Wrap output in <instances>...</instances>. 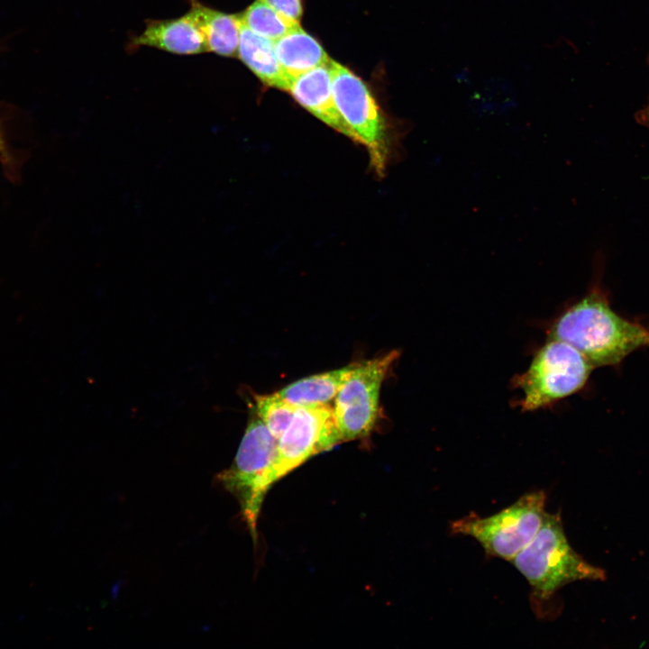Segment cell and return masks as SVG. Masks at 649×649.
Returning <instances> with one entry per match:
<instances>
[{
	"label": "cell",
	"instance_id": "ac0fdd59",
	"mask_svg": "<svg viewBox=\"0 0 649 649\" xmlns=\"http://www.w3.org/2000/svg\"><path fill=\"white\" fill-rule=\"evenodd\" d=\"M636 121L642 124L649 125V101L648 103L636 114Z\"/></svg>",
	"mask_w": 649,
	"mask_h": 649
},
{
	"label": "cell",
	"instance_id": "9c48e42d",
	"mask_svg": "<svg viewBox=\"0 0 649 649\" xmlns=\"http://www.w3.org/2000/svg\"><path fill=\"white\" fill-rule=\"evenodd\" d=\"M287 92L323 123L352 140L334 101L330 62L296 77Z\"/></svg>",
	"mask_w": 649,
	"mask_h": 649
},
{
	"label": "cell",
	"instance_id": "ba28073f",
	"mask_svg": "<svg viewBox=\"0 0 649 649\" xmlns=\"http://www.w3.org/2000/svg\"><path fill=\"white\" fill-rule=\"evenodd\" d=\"M341 442L333 407H297L289 425L278 439L272 485L312 456Z\"/></svg>",
	"mask_w": 649,
	"mask_h": 649
},
{
	"label": "cell",
	"instance_id": "277c9868",
	"mask_svg": "<svg viewBox=\"0 0 649 649\" xmlns=\"http://www.w3.org/2000/svg\"><path fill=\"white\" fill-rule=\"evenodd\" d=\"M546 493H525L513 504L489 516L475 513L454 520L451 533L475 539L486 554L510 562L535 537L545 511Z\"/></svg>",
	"mask_w": 649,
	"mask_h": 649
},
{
	"label": "cell",
	"instance_id": "7c38bea8",
	"mask_svg": "<svg viewBox=\"0 0 649 649\" xmlns=\"http://www.w3.org/2000/svg\"><path fill=\"white\" fill-rule=\"evenodd\" d=\"M237 55L265 85L288 91L293 79L279 64L274 42L254 33L242 23Z\"/></svg>",
	"mask_w": 649,
	"mask_h": 649
},
{
	"label": "cell",
	"instance_id": "3957f363",
	"mask_svg": "<svg viewBox=\"0 0 649 649\" xmlns=\"http://www.w3.org/2000/svg\"><path fill=\"white\" fill-rule=\"evenodd\" d=\"M277 443L278 440L252 412L233 463L216 475L217 482L238 501L254 542L262 502L272 486Z\"/></svg>",
	"mask_w": 649,
	"mask_h": 649
},
{
	"label": "cell",
	"instance_id": "30bf717a",
	"mask_svg": "<svg viewBox=\"0 0 649 649\" xmlns=\"http://www.w3.org/2000/svg\"><path fill=\"white\" fill-rule=\"evenodd\" d=\"M142 46L184 55L207 51L205 38L188 13L174 19L149 21L131 42V48Z\"/></svg>",
	"mask_w": 649,
	"mask_h": 649
},
{
	"label": "cell",
	"instance_id": "2e32d148",
	"mask_svg": "<svg viewBox=\"0 0 649 649\" xmlns=\"http://www.w3.org/2000/svg\"><path fill=\"white\" fill-rule=\"evenodd\" d=\"M297 407L280 398L276 392L254 397L252 412L278 440L289 425Z\"/></svg>",
	"mask_w": 649,
	"mask_h": 649
},
{
	"label": "cell",
	"instance_id": "8fae6325",
	"mask_svg": "<svg viewBox=\"0 0 649 649\" xmlns=\"http://www.w3.org/2000/svg\"><path fill=\"white\" fill-rule=\"evenodd\" d=\"M202 32L207 51L224 57L237 55L242 29L240 15L225 14L190 0L188 12Z\"/></svg>",
	"mask_w": 649,
	"mask_h": 649
},
{
	"label": "cell",
	"instance_id": "d6986e66",
	"mask_svg": "<svg viewBox=\"0 0 649 649\" xmlns=\"http://www.w3.org/2000/svg\"><path fill=\"white\" fill-rule=\"evenodd\" d=\"M4 151H5V143H4L3 138L0 135V152H4Z\"/></svg>",
	"mask_w": 649,
	"mask_h": 649
},
{
	"label": "cell",
	"instance_id": "8992f818",
	"mask_svg": "<svg viewBox=\"0 0 649 649\" xmlns=\"http://www.w3.org/2000/svg\"><path fill=\"white\" fill-rule=\"evenodd\" d=\"M333 97L336 109L352 133L363 145L378 175H383L388 159V127L384 116L364 81L348 68L331 59Z\"/></svg>",
	"mask_w": 649,
	"mask_h": 649
},
{
	"label": "cell",
	"instance_id": "6da1fadb",
	"mask_svg": "<svg viewBox=\"0 0 649 649\" xmlns=\"http://www.w3.org/2000/svg\"><path fill=\"white\" fill-rule=\"evenodd\" d=\"M549 339L570 344L596 368L616 365L649 345V330L617 315L606 296L594 288L554 321Z\"/></svg>",
	"mask_w": 649,
	"mask_h": 649
},
{
	"label": "cell",
	"instance_id": "52a82bcc",
	"mask_svg": "<svg viewBox=\"0 0 649 649\" xmlns=\"http://www.w3.org/2000/svg\"><path fill=\"white\" fill-rule=\"evenodd\" d=\"M399 352L391 351L355 367L341 386L333 407L341 441L364 438L373 430L379 414L382 383Z\"/></svg>",
	"mask_w": 649,
	"mask_h": 649
},
{
	"label": "cell",
	"instance_id": "7a4b0ae2",
	"mask_svg": "<svg viewBox=\"0 0 649 649\" xmlns=\"http://www.w3.org/2000/svg\"><path fill=\"white\" fill-rule=\"evenodd\" d=\"M510 562L528 582L534 606L551 600L571 582L605 578L601 569L586 562L571 547L560 513L546 512L535 537Z\"/></svg>",
	"mask_w": 649,
	"mask_h": 649
},
{
	"label": "cell",
	"instance_id": "9a60e30c",
	"mask_svg": "<svg viewBox=\"0 0 649 649\" xmlns=\"http://www.w3.org/2000/svg\"><path fill=\"white\" fill-rule=\"evenodd\" d=\"M240 16L248 29L272 41L300 26L298 22L282 14L266 0H255Z\"/></svg>",
	"mask_w": 649,
	"mask_h": 649
},
{
	"label": "cell",
	"instance_id": "5bb4252c",
	"mask_svg": "<svg viewBox=\"0 0 649 649\" xmlns=\"http://www.w3.org/2000/svg\"><path fill=\"white\" fill-rule=\"evenodd\" d=\"M356 363L302 378L276 393L297 407L329 405Z\"/></svg>",
	"mask_w": 649,
	"mask_h": 649
},
{
	"label": "cell",
	"instance_id": "4fadbf2b",
	"mask_svg": "<svg viewBox=\"0 0 649 649\" xmlns=\"http://www.w3.org/2000/svg\"><path fill=\"white\" fill-rule=\"evenodd\" d=\"M273 42L279 64L292 79L331 60L321 44L301 26Z\"/></svg>",
	"mask_w": 649,
	"mask_h": 649
},
{
	"label": "cell",
	"instance_id": "5b68a950",
	"mask_svg": "<svg viewBox=\"0 0 649 649\" xmlns=\"http://www.w3.org/2000/svg\"><path fill=\"white\" fill-rule=\"evenodd\" d=\"M592 368L575 348L549 339L515 381L523 392L522 410H535L577 392Z\"/></svg>",
	"mask_w": 649,
	"mask_h": 649
},
{
	"label": "cell",
	"instance_id": "e0dca14e",
	"mask_svg": "<svg viewBox=\"0 0 649 649\" xmlns=\"http://www.w3.org/2000/svg\"><path fill=\"white\" fill-rule=\"evenodd\" d=\"M285 16L300 23L303 7L301 0H266Z\"/></svg>",
	"mask_w": 649,
	"mask_h": 649
}]
</instances>
